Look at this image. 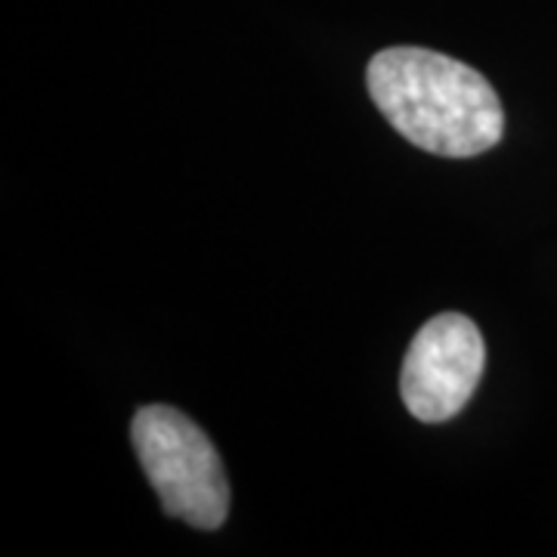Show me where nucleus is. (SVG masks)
<instances>
[{"mask_svg":"<svg viewBox=\"0 0 557 557\" xmlns=\"http://www.w3.org/2000/svg\"><path fill=\"white\" fill-rule=\"evenodd\" d=\"M369 97L412 146L474 159L505 134V112L478 69L424 47H387L366 69Z\"/></svg>","mask_w":557,"mask_h":557,"instance_id":"f257e3e1","label":"nucleus"},{"mask_svg":"<svg viewBox=\"0 0 557 557\" xmlns=\"http://www.w3.org/2000/svg\"><path fill=\"white\" fill-rule=\"evenodd\" d=\"M139 465L161 508L196 530H220L230 515V483L214 443L171 406H143L131 421Z\"/></svg>","mask_w":557,"mask_h":557,"instance_id":"f03ea898","label":"nucleus"},{"mask_svg":"<svg viewBox=\"0 0 557 557\" xmlns=\"http://www.w3.org/2000/svg\"><path fill=\"white\" fill-rule=\"evenodd\" d=\"M483 369L486 344L478 325L461 313H440L418 329L406 350L399 397L424 424L449 421L474 397Z\"/></svg>","mask_w":557,"mask_h":557,"instance_id":"7ed1b4c3","label":"nucleus"}]
</instances>
